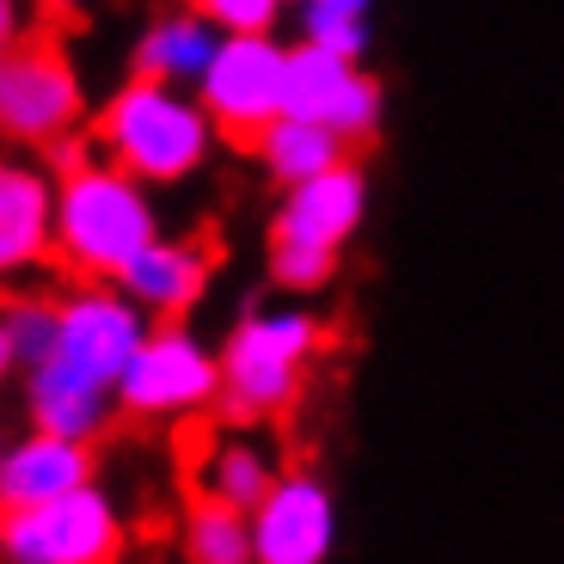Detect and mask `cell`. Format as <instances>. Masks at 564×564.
<instances>
[{
    "label": "cell",
    "instance_id": "obj_1",
    "mask_svg": "<svg viewBox=\"0 0 564 564\" xmlns=\"http://www.w3.org/2000/svg\"><path fill=\"white\" fill-rule=\"evenodd\" d=\"M148 332H154L148 313L117 282H80L74 295H62L56 350H50V362H37L25 375V399H31L37 430L99 442L117 411V381L135 362Z\"/></svg>",
    "mask_w": 564,
    "mask_h": 564
},
{
    "label": "cell",
    "instance_id": "obj_2",
    "mask_svg": "<svg viewBox=\"0 0 564 564\" xmlns=\"http://www.w3.org/2000/svg\"><path fill=\"white\" fill-rule=\"evenodd\" d=\"M160 240L148 184L111 160H80L56 178V258L80 282H117Z\"/></svg>",
    "mask_w": 564,
    "mask_h": 564
},
{
    "label": "cell",
    "instance_id": "obj_3",
    "mask_svg": "<svg viewBox=\"0 0 564 564\" xmlns=\"http://www.w3.org/2000/svg\"><path fill=\"white\" fill-rule=\"evenodd\" d=\"M93 141H99V160L123 166L129 178L141 184H184L191 172L209 160L215 148V123L197 105V93L166 80H129L111 93V105L93 123Z\"/></svg>",
    "mask_w": 564,
    "mask_h": 564
},
{
    "label": "cell",
    "instance_id": "obj_4",
    "mask_svg": "<svg viewBox=\"0 0 564 564\" xmlns=\"http://www.w3.org/2000/svg\"><path fill=\"white\" fill-rule=\"evenodd\" d=\"M319 350H325V325L307 307L240 319L234 338L221 344V411L234 423H276L282 411H295Z\"/></svg>",
    "mask_w": 564,
    "mask_h": 564
},
{
    "label": "cell",
    "instance_id": "obj_5",
    "mask_svg": "<svg viewBox=\"0 0 564 564\" xmlns=\"http://www.w3.org/2000/svg\"><path fill=\"white\" fill-rule=\"evenodd\" d=\"M197 105L209 111L215 135L258 154V141L276 117H289V43L264 37H221L197 80Z\"/></svg>",
    "mask_w": 564,
    "mask_h": 564
},
{
    "label": "cell",
    "instance_id": "obj_6",
    "mask_svg": "<svg viewBox=\"0 0 564 564\" xmlns=\"http://www.w3.org/2000/svg\"><path fill=\"white\" fill-rule=\"evenodd\" d=\"M0 558L7 564H117L123 558V516L99 491V479L37 509L0 516Z\"/></svg>",
    "mask_w": 564,
    "mask_h": 564
},
{
    "label": "cell",
    "instance_id": "obj_7",
    "mask_svg": "<svg viewBox=\"0 0 564 564\" xmlns=\"http://www.w3.org/2000/svg\"><path fill=\"white\" fill-rule=\"evenodd\" d=\"M80 74L56 43L0 50V135L19 148H62L80 129Z\"/></svg>",
    "mask_w": 564,
    "mask_h": 564
},
{
    "label": "cell",
    "instance_id": "obj_8",
    "mask_svg": "<svg viewBox=\"0 0 564 564\" xmlns=\"http://www.w3.org/2000/svg\"><path fill=\"white\" fill-rule=\"evenodd\" d=\"M117 405L129 417H184V411L221 405V356L191 338L178 319L154 325L117 381Z\"/></svg>",
    "mask_w": 564,
    "mask_h": 564
},
{
    "label": "cell",
    "instance_id": "obj_9",
    "mask_svg": "<svg viewBox=\"0 0 564 564\" xmlns=\"http://www.w3.org/2000/svg\"><path fill=\"white\" fill-rule=\"evenodd\" d=\"M381 80L362 74V62L332 56L319 43H289V117H313V123L338 129L362 154L381 135Z\"/></svg>",
    "mask_w": 564,
    "mask_h": 564
},
{
    "label": "cell",
    "instance_id": "obj_10",
    "mask_svg": "<svg viewBox=\"0 0 564 564\" xmlns=\"http://www.w3.org/2000/svg\"><path fill=\"white\" fill-rule=\"evenodd\" d=\"M338 540V509L313 473H282L252 509V564H325Z\"/></svg>",
    "mask_w": 564,
    "mask_h": 564
},
{
    "label": "cell",
    "instance_id": "obj_11",
    "mask_svg": "<svg viewBox=\"0 0 564 564\" xmlns=\"http://www.w3.org/2000/svg\"><path fill=\"white\" fill-rule=\"evenodd\" d=\"M362 215H368V172H362V160H344V166L319 172V178L295 184V191H282L270 240L344 252V246L362 234Z\"/></svg>",
    "mask_w": 564,
    "mask_h": 564
},
{
    "label": "cell",
    "instance_id": "obj_12",
    "mask_svg": "<svg viewBox=\"0 0 564 564\" xmlns=\"http://www.w3.org/2000/svg\"><path fill=\"white\" fill-rule=\"evenodd\" d=\"M80 485H93V442L31 430V436L7 442V454H0V516L56 503V497L80 491Z\"/></svg>",
    "mask_w": 564,
    "mask_h": 564
},
{
    "label": "cell",
    "instance_id": "obj_13",
    "mask_svg": "<svg viewBox=\"0 0 564 564\" xmlns=\"http://www.w3.org/2000/svg\"><path fill=\"white\" fill-rule=\"evenodd\" d=\"M56 258V178L31 160H0V276Z\"/></svg>",
    "mask_w": 564,
    "mask_h": 564
},
{
    "label": "cell",
    "instance_id": "obj_14",
    "mask_svg": "<svg viewBox=\"0 0 564 564\" xmlns=\"http://www.w3.org/2000/svg\"><path fill=\"white\" fill-rule=\"evenodd\" d=\"M209 276H215V246L209 240H154L123 276H117V289H123L148 319L172 325L203 301Z\"/></svg>",
    "mask_w": 564,
    "mask_h": 564
},
{
    "label": "cell",
    "instance_id": "obj_15",
    "mask_svg": "<svg viewBox=\"0 0 564 564\" xmlns=\"http://www.w3.org/2000/svg\"><path fill=\"white\" fill-rule=\"evenodd\" d=\"M215 43H221V31L203 13H191V7H184V13H166L141 31L135 74L141 80H166V86H197L203 68H209V56H215Z\"/></svg>",
    "mask_w": 564,
    "mask_h": 564
},
{
    "label": "cell",
    "instance_id": "obj_16",
    "mask_svg": "<svg viewBox=\"0 0 564 564\" xmlns=\"http://www.w3.org/2000/svg\"><path fill=\"white\" fill-rule=\"evenodd\" d=\"M258 160H264V172L282 184V191H295V184H307V178H319V172L356 160V148L338 135V129L313 123V117H276V123L264 129V141H258Z\"/></svg>",
    "mask_w": 564,
    "mask_h": 564
},
{
    "label": "cell",
    "instance_id": "obj_17",
    "mask_svg": "<svg viewBox=\"0 0 564 564\" xmlns=\"http://www.w3.org/2000/svg\"><path fill=\"white\" fill-rule=\"evenodd\" d=\"M184 552L191 564H252V516L203 491L184 516Z\"/></svg>",
    "mask_w": 564,
    "mask_h": 564
},
{
    "label": "cell",
    "instance_id": "obj_18",
    "mask_svg": "<svg viewBox=\"0 0 564 564\" xmlns=\"http://www.w3.org/2000/svg\"><path fill=\"white\" fill-rule=\"evenodd\" d=\"M276 479H282L276 460H270L258 442H221V448L209 454V497H221V503L246 509V516L264 503Z\"/></svg>",
    "mask_w": 564,
    "mask_h": 564
},
{
    "label": "cell",
    "instance_id": "obj_19",
    "mask_svg": "<svg viewBox=\"0 0 564 564\" xmlns=\"http://www.w3.org/2000/svg\"><path fill=\"white\" fill-rule=\"evenodd\" d=\"M0 319H7V338H13V356H19L25 375L37 362H50V350H56V325H62V301H13Z\"/></svg>",
    "mask_w": 564,
    "mask_h": 564
},
{
    "label": "cell",
    "instance_id": "obj_20",
    "mask_svg": "<svg viewBox=\"0 0 564 564\" xmlns=\"http://www.w3.org/2000/svg\"><path fill=\"white\" fill-rule=\"evenodd\" d=\"M338 258L344 252L270 240V276H276V289H289V295H319V289H332V276H338Z\"/></svg>",
    "mask_w": 564,
    "mask_h": 564
},
{
    "label": "cell",
    "instance_id": "obj_21",
    "mask_svg": "<svg viewBox=\"0 0 564 564\" xmlns=\"http://www.w3.org/2000/svg\"><path fill=\"white\" fill-rule=\"evenodd\" d=\"M295 0H191V13H203L221 37H264L282 25Z\"/></svg>",
    "mask_w": 564,
    "mask_h": 564
},
{
    "label": "cell",
    "instance_id": "obj_22",
    "mask_svg": "<svg viewBox=\"0 0 564 564\" xmlns=\"http://www.w3.org/2000/svg\"><path fill=\"white\" fill-rule=\"evenodd\" d=\"M301 43H319V50H332V56L362 62L368 25H362V13H350V7H301Z\"/></svg>",
    "mask_w": 564,
    "mask_h": 564
},
{
    "label": "cell",
    "instance_id": "obj_23",
    "mask_svg": "<svg viewBox=\"0 0 564 564\" xmlns=\"http://www.w3.org/2000/svg\"><path fill=\"white\" fill-rule=\"evenodd\" d=\"M19 43V0H0V50Z\"/></svg>",
    "mask_w": 564,
    "mask_h": 564
},
{
    "label": "cell",
    "instance_id": "obj_24",
    "mask_svg": "<svg viewBox=\"0 0 564 564\" xmlns=\"http://www.w3.org/2000/svg\"><path fill=\"white\" fill-rule=\"evenodd\" d=\"M13 368H19V356H13V338H7V319H0V381H7Z\"/></svg>",
    "mask_w": 564,
    "mask_h": 564
},
{
    "label": "cell",
    "instance_id": "obj_25",
    "mask_svg": "<svg viewBox=\"0 0 564 564\" xmlns=\"http://www.w3.org/2000/svg\"><path fill=\"white\" fill-rule=\"evenodd\" d=\"M295 7H350V13H368V0H295Z\"/></svg>",
    "mask_w": 564,
    "mask_h": 564
},
{
    "label": "cell",
    "instance_id": "obj_26",
    "mask_svg": "<svg viewBox=\"0 0 564 564\" xmlns=\"http://www.w3.org/2000/svg\"><path fill=\"white\" fill-rule=\"evenodd\" d=\"M37 7H50V13H56V19H68V13H80L86 0H37Z\"/></svg>",
    "mask_w": 564,
    "mask_h": 564
},
{
    "label": "cell",
    "instance_id": "obj_27",
    "mask_svg": "<svg viewBox=\"0 0 564 564\" xmlns=\"http://www.w3.org/2000/svg\"><path fill=\"white\" fill-rule=\"evenodd\" d=\"M0 454H7V442H0Z\"/></svg>",
    "mask_w": 564,
    "mask_h": 564
}]
</instances>
